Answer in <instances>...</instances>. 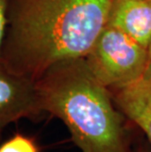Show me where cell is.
Masks as SVG:
<instances>
[{
    "label": "cell",
    "mask_w": 151,
    "mask_h": 152,
    "mask_svg": "<svg viewBox=\"0 0 151 152\" xmlns=\"http://www.w3.org/2000/svg\"><path fill=\"white\" fill-rule=\"evenodd\" d=\"M111 0H6L1 59L35 82L54 64L82 58L107 25Z\"/></svg>",
    "instance_id": "cell-1"
},
{
    "label": "cell",
    "mask_w": 151,
    "mask_h": 152,
    "mask_svg": "<svg viewBox=\"0 0 151 152\" xmlns=\"http://www.w3.org/2000/svg\"><path fill=\"white\" fill-rule=\"evenodd\" d=\"M7 5L6 0H0V59L2 56V48L4 44L6 30H7Z\"/></svg>",
    "instance_id": "cell-8"
},
{
    "label": "cell",
    "mask_w": 151,
    "mask_h": 152,
    "mask_svg": "<svg viewBox=\"0 0 151 152\" xmlns=\"http://www.w3.org/2000/svg\"><path fill=\"white\" fill-rule=\"evenodd\" d=\"M35 89L40 111L60 119L82 152H130L123 117L85 57L48 68Z\"/></svg>",
    "instance_id": "cell-2"
},
{
    "label": "cell",
    "mask_w": 151,
    "mask_h": 152,
    "mask_svg": "<svg viewBox=\"0 0 151 152\" xmlns=\"http://www.w3.org/2000/svg\"><path fill=\"white\" fill-rule=\"evenodd\" d=\"M85 59L96 79L113 89L141 80L150 62L146 47L108 25Z\"/></svg>",
    "instance_id": "cell-3"
},
{
    "label": "cell",
    "mask_w": 151,
    "mask_h": 152,
    "mask_svg": "<svg viewBox=\"0 0 151 152\" xmlns=\"http://www.w3.org/2000/svg\"><path fill=\"white\" fill-rule=\"evenodd\" d=\"M0 152H39L34 140L17 134L0 146Z\"/></svg>",
    "instance_id": "cell-7"
},
{
    "label": "cell",
    "mask_w": 151,
    "mask_h": 152,
    "mask_svg": "<svg viewBox=\"0 0 151 152\" xmlns=\"http://www.w3.org/2000/svg\"><path fill=\"white\" fill-rule=\"evenodd\" d=\"M113 98L122 113L143 131L151 143V93L143 80L114 89Z\"/></svg>",
    "instance_id": "cell-6"
},
{
    "label": "cell",
    "mask_w": 151,
    "mask_h": 152,
    "mask_svg": "<svg viewBox=\"0 0 151 152\" xmlns=\"http://www.w3.org/2000/svg\"><path fill=\"white\" fill-rule=\"evenodd\" d=\"M2 131H3L2 129H0V135H1V132H2Z\"/></svg>",
    "instance_id": "cell-11"
},
{
    "label": "cell",
    "mask_w": 151,
    "mask_h": 152,
    "mask_svg": "<svg viewBox=\"0 0 151 152\" xmlns=\"http://www.w3.org/2000/svg\"><path fill=\"white\" fill-rule=\"evenodd\" d=\"M40 113L35 82L11 72L0 59V129Z\"/></svg>",
    "instance_id": "cell-4"
},
{
    "label": "cell",
    "mask_w": 151,
    "mask_h": 152,
    "mask_svg": "<svg viewBox=\"0 0 151 152\" xmlns=\"http://www.w3.org/2000/svg\"><path fill=\"white\" fill-rule=\"evenodd\" d=\"M143 82L145 83V85L147 86V88L149 89V91L151 93V60L147 66L145 72H144V75L142 77Z\"/></svg>",
    "instance_id": "cell-9"
},
{
    "label": "cell",
    "mask_w": 151,
    "mask_h": 152,
    "mask_svg": "<svg viewBox=\"0 0 151 152\" xmlns=\"http://www.w3.org/2000/svg\"><path fill=\"white\" fill-rule=\"evenodd\" d=\"M148 53H149V57H150V60H151V42L148 46Z\"/></svg>",
    "instance_id": "cell-10"
},
{
    "label": "cell",
    "mask_w": 151,
    "mask_h": 152,
    "mask_svg": "<svg viewBox=\"0 0 151 152\" xmlns=\"http://www.w3.org/2000/svg\"><path fill=\"white\" fill-rule=\"evenodd\" d=\"M107 25L148 49L151 42V0H111Z\"/></svg>",
    "instance_id": "cell-5"
}]
</instances>
